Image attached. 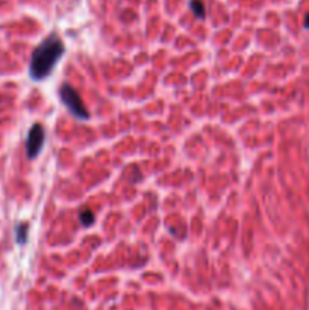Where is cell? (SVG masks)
Wrapping results in <instances>:
<instances>
[{"label":"cell","instance_id":"obj_6","mask_svg":"<svg viewBox=\"0 0 309 310\" xmlns=\"http://www.w3.org/2000/svg\"><path fill=\"white\" fill-rule=\"evenodd\" d=\"M15 232H17V242L18 244H24L26 239H27V226L26 224H20Z\"/></svg>","mask_w":309,"mask_h":310},{"label":"cell","instance_id":"obj_4","mask_svg":"<svg viewBox=\"0 0 309 310\" xmlns=\"http://www.w3.org/2000/svg\"><path fill=\"white\" fill-rule=\"evenodd\" d=\"M189 8L192 9L194 15L197 18H205V5L200 0H191L189 2Z\"/></svg>","mask_w":309,"mask_h":310},{"label":"cell","instance_id":"obj_5","mask_svg":"<svg viewBox=\"0 0 309 310\" xmlns=\"http://www.w3.org/2000/svg\"><path fill=\"white\" fill-rule=\"evenodd\" d=\"M81 221L85 227H90L94 223V213L90 209H85L81 212Z\"/></svg>","mask_w":309,"mask_h":310},{"label":"cell","instance_id":"obj_1","mask_svg":"<svg viewBox=\"0 0 309 310\" xmlns=\"http://www.w3.org/2000/svg\"><path fill=\"white\" fill-rule=\"evenodd\" d=\"M62 53H64V42L58 35L53 33L49 38H46L32 53L30 64H29L30 77L36 82L46 79L52 73L53 67L56 65Z\"/></svg>","mask_w":309,"mask_h":310},{"label":"cell","instance_id":"obj_2","mask_svg":"<svg viewBox=\"0 0 309 310\" xmlns=\"http://www.w3.org/2000/svg\"><path fill=\"white\" fill-rule=\"evenodd\" d=\"M59 96H61L62 103L68 108V111H70L76 118H79V120H87V118H88V111L85 109L82 99L79 97L78 91H76L73 86H70L68 83L61 85V88H59Z\"/></svg>","mask_w":309,"mask_h":310},{"label":"cell","instance_id":"obj_3","mask_svg":"<svg viewBox=\"0 0 309 310\" xmlns=\"http://www.w3.org/2000/svg\"><path fill=\"white\" fill-rule=\"evenodd\" d=\"M44 138H46V134H44L43 126L33 124L29 130L27 141H26V153H27L29 159H33L40 155V152L44 146Z\"/></svg>","mask_w":309,"mask_h":310},{"label":"cell","instance_id":"obj_7","mask_svg":"<svg viewBox=\"0 0 309 310\" xmlns=\"http://www.w3.org/2000/svg\"><path fill=\"white\" fill-rule=\"evenodd\" d=\"M305 26H306V27H309V14L306 15V18H305Z\"/></svg>","mask_w":309,"mask_h":310}]
</instances>
